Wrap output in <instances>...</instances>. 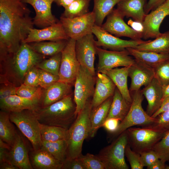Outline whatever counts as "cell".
<instances>
[{"mask_svg": "<svg viewBox=\"0 0 169 169\" xmlns=\"http://www.w3.org/2000/svg\"><path fill=\"white\" fill-rule=\"evenodd\" d=\"M22 0H0V61L15 53L34 25Z\"/></svg>", "mask_w": 169, "mask_h": 169, "instance_id": "cell-1", "label": "cell"}, {"mask_svg": "<svg viewBox=\"0 0 169 169\" xmlns=\"http://www.w3.org/2000/svg\"><path fill=\"white\" fill-rule=\"evenodd\" d=\"M45 57L35 52L29 44L23 42L15 53L0 62L3 71L1 74V83L10 82L19 86L23 83L28 71Z\"/></svg>", "mask_w": 169, "mask_h": 169, "instance_id": "cell-2", "label": "cell"}, {"mask_svg": "<svg viewBox=\"0 0 169 169\" xmlns=\"http://www.w3.org/2000/svg\"><path fill=\"white\" fill-rule=\"evenodd\" d=\"M76 110L72 93L55 103L34 110L40 123L68 129L77 117Z\"/></svg>", "mask_w": 169, "mask_h": 169, "instance_id": "cell-3", "label": "cell"}, {"mask_svg": "<svg viewBox=\"0 0 169 169\" xmlns=\"http://www.w3.org/2000/svg\"><path fill=\"white\" fill-rule=\"evenodd\" d=\"M91 100L90 98L68 129V158H76L82 154L83 142L89 136L91 129Z\"/></svg>", "mask_w": 169, "mask_h": 169, "instance_id": "cell-4", "label": "cell"}, {"mask_svg": "<svg viewBox=\"0 0 169 169\" xmlns=\"http://www.w3.org/2000/svg\"><path fill=\"white\" fill-rule=\"evenodd\" d=\"M132 102L126 115L120 123L117 129L111 133L113 137L119 136L128 128L135 125L148 126L153 123L156 118L152 117L145 111L142 106L144 99L141 90L130 92Z\"/></svg>", "mask_w": 169, "mask_h": 169, "instance_id": "cell-5", "label": "cell"}, {"mask_svg": "<svg viewBox=\"0 0 169 169\" xmlns=\"http://www.w3.org/2000/svg\"><path fill=\"white\" fill-rule=\"evenodd\" d=\"M10 119L29 141L33 150L41 147L42 141L40 133V123L34 110H25L19 112L9 113Z\"/></svg>", "mask_w": 169, "mask_h": 169, "instance_id": "cell-6", "label": "cell"}, {"mask_svg": "<svg viewBox=\"0 0 169 169\" xmlns=\"http://www.w3.org/2000/svg\"><path fill=\"white\" fill-rule=\"evenodd\" d=\"M118 136L97 155L104 164L105 169L129 168L125 158V148L128 144L126 130Z\"/></svg>", "mask_w": 169, "mask_h": 169, "instance_id": "cell-7", "label": "cell"}, {"mask_svg": "<svg viewBox=\"0 0 169 169\" xmlns=\"http://www.w3.org/2000/svg\"><path fill=\"white\" fill-rule=\"evenodd\" d=\"M96 76L85 67L80 65L74 84V99L76 105V115L82 109L87 100L93 96Z\"/></svg>", "mask_w": 169, "mask_h": 169, "instance_id": "cell-8", "label": "cell"}, {"mask_svg": "<svg viewBox=\"0 0 169 169\" xmlns=\"http://www.w3.org/2000/svg\"><path fill=\"white\" fill-rule=\"evenodd\" d=\"M128 144L132 150L140 154L152 149L165 133L150 128H132L126 130Z\"/></svg>", "mask_w": 169, "mask_h": 169, "instance_id": "cell-9", "label": "cell"}, {"mask_svg": "<svg viewBox=\"0 0 169 169\" xmlns=\"http://www.w3.org/2000/svg\"><path fill=\"white\" fill-rule=\"evenodd\" d=\"M76 40L69 38L61 52V58L58 81L73 85L80 64L75 50Z\"/></svg>", "mask_w": 169, "mask_h": 169, "instance_id": "cell-10", "label": "cell"}, {"mask_svg": "<svg viewBox=\"0 0 169 169\" xmlns=\"http://www.w3.org/2000/svg\"><path fill=\"white\" fill-rule=\"evenodd\" d=\"M96 54L98 57L97 73H103L119 67L130 66L135 62V59L126 49L121 51L108 50L97 46Z\"/></svg>", "mask_w": 169, "mask_h": 169, "instance_id": "cell-11", "label": "cell"}, {"mask_svg": "<svg viewBox=\"0 0 169 169\" xmlns=\"http://www.w3.org/2000/svg\"><path fill=\"white\" fill-rule=\"evenodd\" d=\"M59 21L69 37L76 40L92 33V28L95 24V16L92 11L82 16L72 18L61 16Z\"/></svg>", "mask_w": 169, "mask_h": 169, "instance_id": "cell-12", "label": "cell"}, {"mask_svg": "<svg viewBox=\"0 0 169 169\" xmlns=\"http://www.w3.org/2000/svg\"><path fill=\"white\" fill-rule=\"evenodd\" d=\"M92 33L97 38L96 44L97 47H102L111 50L121 51L128 47L134 48L138 45L146 42L141 39L125 40L115 36L104 30L101 26L95 24L92 30Z\"/></svg>", "mask_w": 169, "mask_h": 169, "instance_id": "cell-13", "label": "cell"}, {"mask_svg": "<svg viewBox=\"0 0 169 169\" xmlns=\"http://www.w3.org/2000/svg\"><path fill=\"white\" fill-rule=\"evenodd\" d=\"M124 17L116 8H114L107 16L101 27L105 31L117 37H125L132 39H140L142 34L134 30L124 21Z\"/></svg>", "mask_w": 169, "mask_h": 169, "instance_id": "cell-14", "label": "cell"}, {"mask_svg": "<svg viewBox=\"0 0 169 169\" xmlns=\"http://www.w3.org/2000/svg\"><path fill=\"white\" fill-rule=\"evenodd\" d=\"M97 47L93 33L86 35L76 41L75 53L80 65L85 67L95 76L94 62Z\"/></svg>", "mask_w": 169, "mask_h": 169, "instance_id": "cell-15", "label": "cell"}, {"mask_svg": "<svg viewBox=\"0 0 169 169\" xmlns=\"http://www.w3.org/2000/svg\"><path fill=\"white\" fill-rule=\"evenodd\" d=\"M69 38L59 21L43 28L31 29L27 37L23 42L29 44L42 41H57L68 40Z\"/></svg>", "mask_w": 169, "mask_h": 169, "instance_id": "cell-16", "label": "cell"}, {"mask_svg": "<svg viewBox=\"0 0 169 169\" xmlns=\"http://www.w3.org/2000/svg\"><path fill=\"white\" fill-rule=\"evenodd\" d=\"M22 1L25 3L30 4L34 9L35 15L33 18L34 25L42 28L59 22L52 13V4L54 0Z\"/></svg>", "mask_w": 169, "mask_h": 169, "instance_id": "cell-17", "label": "cell"}, {"mask_svg": "<svg viewBox=\"0 0 169 169\" xmlns=\"http://www.w3.org/2000/svg\"><path fill=\"white\" fill-rule=\"evenodd\" d=\"M128 76L131 79L130 92L138 90L141 86H147L154 78V69L135 59L134 63L129 67Z\"/></svg>", "mask_w": 169, "mask_h": 169, "instance_id": "cell-18", "label": "cell"}, {"mask_svg": "<svg viewBox=\"0 0 169 169\" xmlns=\"http://www.w3.org/2000/svg\"><path fill=\"white\" fill-rule=\"evenodd\" d=\"M169 15V7L163 4L146 14L142 23L144 31L142 38L146 39L155 38L161 33L159 30L160 25L164 18Z\"/></svg>", "mask_w": 169, "mask_h": 169, "instance_id": "cell-19", "label": "cell"}, {"mask_svg": "<svg viewBox=\"0 0 169 169\" xmlns=\"http://www.w3.org/2000/svg\"><path fill=\"white\" fill-rule=\"evenodd\" d=\"M116 87L113 82L105 74L97 73L95 91L91 100L92 109L113 96Z\"/></svg>", "mask_w": 169, "mask_h": 169, "instance_id": "cell-20", "label": "cell"}, {"mask_svg": "<svg viewBox=\"0 0 169 169\" xmlns=\"http://www.w3.org/2000/svg\"><path fill=\"white\" fill-rule=\"evenodd\" d=\"M71 85L58 81L46 89H43L39 107H44L60 100L72 94Z\"/></svg>", "mask_w": 169, "mask_h": 169, "instance_id": "cell-21", "label": "cell"}, {"mask_svg": "<svg viewBox=\"0 0 169 169\" xmlns=\"http://www.w3.org/2000/svg\"><path fill=\"white\" fill-rule=\"evenodd\" d=\"M9 160L19 169H32L26 146L21 136L17 133L14 143L9 151Z\"/></svg>", "mask_w": 169, "mask_h": 169, "instance_id": "cell-22", "label": "cell"}, {"mask_svg": "<svg viewBox=\"0 0 169 169\" xmlns=\"http://www.w3.org/2000/svg\"><path fill=\"white\" fill-rule=\"evenodd\" d=\"M141 91L148 102L146 112L151 116L159 109L162 104V86L154 78Z\"/></svg>", "mask_w": 169, "mask_h": 169, "instance_id": "cell-23", "label": "cell"}, {"mask_svg": "<svg viewBox=\"0 0 169 169\" xmlns=\"http://www.w3.org/2000/svg\"><path fill=\"white\" fill-rule=\"evenodd\" d=\"M147 0H121L117 4L116 9L127 18L142 23L146 14L144 8Z\"/></svg>", "mask_w": 169, "mask_h": 169, "instance_id": "cell-24", "label": "cell"}, {"mask_svg": "<svg viewBox=\"0 0 169 169\" xmlns=\"http://www.w3.org/2000/svg\"><path fill=\"white\" fill-rule=\"evenodd\" d=\"M39 107V101L23 98L17 95L0 100L1 110L8 113L29 109L35 110Z\"/></svg>", "mask_w": 169, "mask_h": 169, "instance_id": "cell-25", "label": "cell"}, {"mask_svg": "<svg viewBox=\"0 0 169 169\" xmlns=\"http://www.w3.org/2000/svg\"><path fill=\"white\" fill-rule=\"evenodd\" d=\"M129 67L115 68L106 71L103 73L111 79L127 102L131 104L132 99L127 86Z\"/></svg>", "mask_w": 169, "mask_h": 169, "instance_id": "cell-26", "label": "cell"}, {"mask_svg": "<svg viewBox=\"0 0 169 169\" xmlns=\"http://www.w3.org/2000/svg\"><path fill=\"white\" fill-rule=\"evenodd\" d=\"M113 96L108 98L97 107L92 109L90 116L91 129L89 136L93 137L106 120L112 102Z\"/></svg>", "mask_w": 169, "mask_h": 169, "instance_id": "cell-27", "label": "cell"}, {"mask_svg": "<svg viewBox=\"0 0 169 169\" xmlns=\"http://www.w3.org/2000/svg\"><path fill=\"white\" fill-rule=\"evenodd\" d=\"M33 168L37 169H61L63 163L47 151L40 149L34 150L30 155Z\"/></svg>", "mask_w": 169, "mask_h": 169, "instance_id": "cell-28", "label": "cell"}, {"mask_svg": "<svg viewBox=\"0 0 169 169\" xmlns=\"http://www.w3.org/2000/svg\"><path fill=\"white\" fill-rule=\"evenodd\" d=\"M134 48L141 51L169 54V31L161 33L153 40H148Z\"/></svg>", "mask_w": 169, "mask_h": 169, "instance_id": "cell-29", "label": "cell"}, {"mask_svg": "<svg viewBox=\"0 0 169 169\" xmlns=\"http://www.w3.org/2000/svg\"><path fill=\"white\" fill-rule=\"evenodd\" d=\"M129 54L136 60L154 68L163 62L169 59V54L144 52L128 47L126 49Z\"/></svg>", "mask_w": 169, "mask_h": 169, "instance_id": "cell-30", "label": "cell"}, {"mask_svg": "<svg viewBox=\"0 0 169 169\" xmlns=\"http://www.w3.org/2000/svg\"><path fill=\"white\" fill-rule=\"evenodd\" d=\"M131 105L128 103L116 87L106 119H118L121 121L127 114Z\"/></svg>", "mask_w": 169, "mask_h": 169, "instance_id": "cell-31", "label": "cell"}, {"mask_svg": "<svg viewBox=\"0 0 169 169\" xmlns=\"http://www.w3.org/2000/svg\"><path fill=\"white\" fill-rule=\"evenodd\" d=\"M68 40L42 41L29 44L38 54L44 56H52L61 52L66 45Z\"/></svg>", "mask_w": 169, "mask_h": 169, "instance_id": "cell-32", "label": "cell"}, {"mask_svg": "<svg viewBox=\"0 0 169 169\" xmlns=\"http://www.w3.org/2000/svg\"><path fill=\"white\" fill-rule=\"evenodd\" d=\"M9 113L0 112V139L10 146L13 145L17 133L12 123Z\"/></svg>", "mask_w": 169, "mask_h": 169, "instance_id": "cell-33", "label": "cell"}, {"mask_svg": "<svg viewBox=\"0 0 169 169\" xmlns=\"http://www.w3.org/2000/svg\"><path fill=\"white\" fill-rule=\"evenodd\" d=\"M68 146L67 140L54 142L42 141L40 149L47 151L56 160L63 163L67 157Z\"/></svg>", "mask_w": 169, "mask_h": 169, "instance_id": "cell-34", "label": "cell"}, {"mask_svg": "<svg viewBox=\"0 0 169 169\" xmlns=\"http://www.w3.org/2000/svg\"><path fill=\"white\" fill-rule=\"evenodd\" d=\"M40 128L42 141L54 142L67 139L68 129L60 127L41 123Z\"/></svg>", "mask_w": 169, "mask_h": 169, "instance_id": "cell-35", "label": "cell"}, {"mask_svg": "<svg viewBox=\"0 0 169 169\" xmlns=\"http://www.w3.org/2000/svg\"><path fill=\"white\" fill-rule=\"evenodd\" d=\"M121 0H93V11L95 16V24L101 26L103 22Z\"/></svg>", "mask_w": 169, "mask_h": 169, "instance_id": "cell-36", "label": "cell"}, {"mask_svg": "<svg viewBox=\"0 0 169 169\" xmlns=\"http://www.w3.org/2000/svg\"><path fill=\"white\" fill-rule=\"evenodd\" d=\"M91 0H76L64 8L61 16L72 18L84 16L89 12Z\"/></svg>", "mask_w": 169, "mask_h": 169, "instance_id": "cell-37", "label": "cell"}, {"mask_svg": "<svg viewBox=\"0 0 169 169\" xmlns=\"http://www.w3.org/2000/svg\"><path fill=\"white\" fill-rule=\"evenodd\" d=\"M61 58V53L60 52L51 56L48 59H44L36 66L55 76H58Z\"/></svg>", "mask_w": 169, "mask_h": 169, "instance_id": "cell-38", "label": "cell"}, {"mask_svg": "<svg viewBox=\"0 0 169 169\" xmlns=\"http://www.w3.org/2000/svg\"><path fill=\"white\" fill-rule=\"evenodd\" d=\"M42 92L43 88L40 86L33 87L22 83L18 87L16 95L23 98L39 101Z\"/></svg>", "mask_w": 169, "mask_h": 169, "instance_id": "cell-39", "label": "cell"}, {"mask_svg": "<svg viewBox=\"0 0 169 169\" xmlns=\"http://www.w3.org/2000/svg\"><path fill=\"white\" fill-rule=\"evenodd\" d=\"M152 150L157 153L160 159L165 162L169 161V131L165 134Z\"/></svg>", "mask_w": 169, "mask_h": 169, "instance_id": "cell-40", "label": "cell"}, {"mask_svg": "<svg viewBox=\"0 0 169 169\" xmlns=\"http://www.w3.org/2000/svg\"><path fill=\"white\" fill-rule=\"evenodd\" d=\"M84 169H105V165L97 156L88 153L81 154L78 157Z\"/></svg>", "mask_w": 169, "mask_h": 169, "instance_id": "cell-41", "label": "cell"}, {"mask_svg": "<svg viewBox=\"0 0 169 169\" xmlns=\"http://www.w3.org/2000/svg\"><path fill=\"white\" fill-rule=\"evenodd\" d=\"M154 78L162 86L169 84V59L165 60L154 68Z\"/></svg>", "mask_w": 169, "mask_h": 169, "instance_id": "cell-42", "label": "cell"}, {"mask_svg": "<svg viewBox=\"0 0 169 169\" xmlns=\"http://www.w3.org/2000/svg\"><path fill=\"white\" fill-rule=\"evenodd\" d=\"M151 125L145 126L165 133L169 131V110L159 114Z\"/></svg>", "mask_w": 169, "mask_h": 169, "instance_id": "cell-43", "label": "cell"}, {"mask_svg": "<svg viewBox=\"0 0 169 169\" xmlns=\"http://www.w3.org/2000/svg\"><path fill=\"white\" fill-rule=\"evenodd\" d=\"M125 156L126 157L131 169H143L140 154L132 149L128 144L125 150Z\"/></svg>", "mask_w": 169, "mask_h": 169, "instance_id": "cell-44", "label": "cell"}, {"mask_svg": "<svg viewBox=\"0 0 169 169\" xmlns=\"http://www.w3.org/2000/svg\"><path fill=\"white\" fill-rule=\"evenodd\" d=\"M38 70L39 85L43 89H46L59 81L58 76L54 75L39 69Z\"/></svg>", "mask_w": 169, "mask_h": 169, "instance_id": "cell-45", "label": "cell"}, {"mask_svg": "<svg viewBox=\"0 0 169 169\" xmlns=\"http://www.w3.org/2000/svg\"><path fill=\"white\" fill-rule=\"evenodd\" d=\"M39 76L38 68L36 66L33 67L26 74L23 84L33 87L39 86Z\"/></svg>", "mask_w": 169, "mask_h": 169, "instance_id": "cell-46", "label": "cell"}, {"mask_svg": "<svg viewBox=\"0 0 169 169\" xmlns=\"http://www.w3.org/2000/svg\"><path fill=\"white\" fill-rule=\"evenodd\" d=\"M141 161L143 167L150 166L159 159L157 153L152 149L142 152L140 154Z\"/></svg>", "mask_w": 169, "mask_h": 169, "instance_id": "cell-47", "label": "cell"}, {"mask_svg": "<svg viewBox=\"0 0 169 169\" xmlns=\"http://www.w3.org/2000/svg\"><path fill=\"white\" fill-rule=\"evenodd\" d=\"M1 84L0 89V100L9 96L16 95L18 87L10 82Z\"/></svg>", "mask_w": 169, "mask_h": 169, "instance_id": "cell-48", "label": "cell"}, {"mask_svg": "<svg viewBox=\"0 0 169 169\" xmlns=\"http://www.w3.org/2000/svg\"><path fill=\"white\" fill-rule=\"evenodd\" d=\"M61 169H84L78 157L69 159L67 158L63 163Z\"/></svg>", "mask_w": 169, "mask_h": 169, "instance_id": "cell-49", "label": "cell"}, {"mask_svg": "<svg viewBox=\"0 0 169 169\" xmlns=\"http://www.w3.org/2000/svg\"><path fill=\"white\" fill-rule=\"evenodd\" d=\"M120 121L118 119L110 118L107 119L105 121L102 126L110 133L114 132L117 130Z\"/></svg>", "mask_w": 169, "mask_h": 169, "instance_id": "cell-50", "label": "cell"}, {"mask_svg": "<svg viewBox=\"0 0 169 169\" xmlns=\"http://www.w3.org/2000/svg\"><path fill=\"white\" fill-rule=\"evenodd\" d=\"M166 0H149L146 5L144 11L146 14L149 13L163 3Z\"/></svg>", "mask_w": 169, "mask_h": 169, "instance_id": "cell-51", "label": "cell"}, {"mask_svg": "<svg viewBox=\"0 0 169 169\" xmlns=\"http://www.w3.org/2000/svg\"><path fill=\"white\" fill-rule=\"evenodd\" d=\"M127 24L136 31L143 34L144 27L142 23L130 19L128 21Z\"/></svg>", "mask_w": 169, "mask_h": 169, "instance_id": "cell-52", "label": "cell"}, {"mask_svg": "<svg viewBox=\"0 0 169 169\" xmlns=\"http://www.w3.org/2000/svg\"><path fill=\"white\" fill-rule=\"evenodd\" d=\"M169 110V97L164 99L159 109L151 116L155 118L161 113Z\"/></svg>", "mask_w": 169, "mask_h": 169, "instance_id": "cell-53", "label": "cell"}, {"mask_svg": "<svg viewBox=\"0 0 169 169\" xmlns=\"http://www.w3.org/2000/svg\"><path fill=\"white\" fill-rule=\"evenodd\" d=\"M164 161L158 159L150 166L147 167V169H166L167 165Z\"/></svg>", "mask_w": 169, "mask_h": 169, "instance_id": "cell-54", "label": "cell"}, {"mask_svg": "<svg viewBox=\"0 0 169 169\" xmlns=\"http://www.w3.org/2000/svg\"><path fill=\"white\" fill-rule=\"evenodd\" d=\"M0 169H18L10 161H7L0 163Z\"/></svg>", "mask_w": 169, "mask_h": 169, "instance_id": "cell-55", "label": "cell"}, {"mask_svg": "<svg viewBox=\"0 0 169 169\" xmlns=\"http://www.w3.org/2000/svg\"><path fill=\"white\" fill-rule=\"evenodd\" d=\"M75 0H54V2L58 6L63 7L65 8Z\"/></svg>", "mask_w": 169, "mask_h": 169, "instance_id": "cell-56", "label": "cell"}, {"mask_svg": "<svg viewBox=\"0 0 169 169\" xmlns=\"http://www.w3.org/2000/svg\"><path fill=\"white\" fill-rule=\"evenodd\" d=\"M163 100L166 98L169 97V84L167 85L162 86Z\"/></svg>", "mask_w": 169, "mask_h": 169, "instance_id": "cell-57", "label": "cell"}, {"mask_svg": "<svg viewBox=\"0 0 169 169\" xmlns=\"http://www.w3.org/2000/svg\"><path fill=\"white\" fill-rule=\"evenodd\" d=\"M163 4L164 6L167 7H169V0H166Z\"/></svg>", "mask_w": 169, "mask_h": 169, "instance_id": "cell-58", "label": "cell"}, {"mask_svg": "<svg viewBox=\"0 0 169 169\" xmlns=\"http://www.w3.org/2000/svg\"><path fill=\"white\" fill-rule=\"evenodd\" d=\"M166 169H169V166H167Z\"/></svg>", "mask_w": 169, "mask_h": 169, "instance_id": "cell-59", "label": "cell"}]
</instances>
